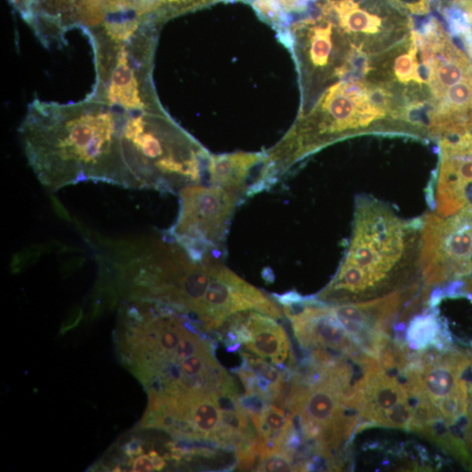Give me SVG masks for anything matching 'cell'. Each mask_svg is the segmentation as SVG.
<instances>
[{
	"label": "cell",
	"mask_w": 472,
	"mask_h": 472,
	"mask_svg": "<svg viewBox=\"0 0 472 472\" xmlns=\"http://www.w3.org/2000/svg\"><path fill=\"white\" fill-rule=\"evenodd\" d=\"M418 43L417 35L412 33L411 46L407 54L400 55L395 62V74L398 81L404 84L410 82L425 84V81L420 76L417 60Z\"/></svg>",
	"instance_id": "cell-12"
},
{
	"label": "cell",
	"mask_w": 472,
	"mask_h": 472,
	"mask_svg": "<svg viewBox=\"0 0 472 472\" xmlns=\"http://www.w3.org/2000/svg\"><path fill=\"white\" fill-rule=\"evenodd\" d=\"M82 316H84V313H82V310L79 308V307L71 310L69 315H67L66 320L63 321L61 327V335H65L66 332L76 327L80 323Z\"/></svg>",
	"instance_id": "cell-16"
},
{
	"label": "cell",
	"mask_w": 472,
	"mask_h": 472,
	"mask_svg": "<svg viewBox=\"0 0 472 472\" xmlns=\"http://www.w3.org/2000/svg\"><path fill=\"white\" fill-rule=\"evenodd\" d=\"M208 183L242 198H249L273 186L268 155L262 152H235L211 155Z\"/></svg>",
	"instance_id": "cell-7"
},
{
	"label": "cell",
	"mask_w": 472,
	"mask_h": 472,
	"mask_svg": "<svg viewBox=\"0 0 472 472\" xmlns=\"http://www.w3.org/2000/svg\"><path fill=\"white\" fill-rule=\"evenodd\" d=\"M315 0H251L254 9L272 24L281 25L288 15L303 12Z\"/></svg>",
	"instance_id": "cell-9"
},
{
	"label": "cell",
	"mask_w": 472,
	"mask_h": 472,
	"mask_svg": "<svg viewBox=\"0 0 472 472\" xmlns=\"http://www.w3.org/2000/svg\"><path fill=\"white\" fill-rule=\"evenodd\" d=\"M359 414L381 426L414 429L415 412L405 387L387 376L378 365L367 373Z\"/></svg>",
	"instance_id": "cell-6"
},
{
	"label": "cell",
	"mask_w": 472,
	"mask_h": 472,
	"mask_svg": "<svg viewBox=\"0 0 472 472\" xmlns=\"http://www.w3.org/2000/svg\"><path fill=\"white\" fill-rule=\"evenodd\" d=\"M52 205H54L55 212L57 213V215L61 216L63 219L69 220L70 218L69 213H67L66 209L62 207L61 202H60L57 198H55V197H52Z\"/></svg>",
	"instance_id": "cell-19"
},
{
	"label": "cell",
	"mask_w": 472,
	"mask_h": 472,
	"mask_svg": "<svg viewBox=\"0 0 472 472\" xmlns=\"http://www.w3.org/2000/svg\"><path fill=\"white\" fill-rule=\"evenodd\" d=\"M422 223V219L399 218L372 198L358 197L346 256L318 298L331 303L356 302L406 280L421 269Z\"/></svg>",
	"instance_id": "cell-3"
},
{
	"label": "cell",
	"mask_w": 472,
	"mask_h": 472,
	"mask_svg": "<svg viewBox=\"0 0 472 472\" xmlns=\"http://www.w3.org/2000/svg\"><path fill=\"white\" fill-rule=\"evenodd\" d=\"M257 471H297L293 456L286 451L276 452L259 460Z\"/></svg>",
	"instance_id": "cell-13"
},
{
	"label": "cell",
	"mask_w": 472,
	"mask_h": 472,
	"mask_svg": "<svg viewBox=\"0 0 472 472\" xmlns=\"http://www.w3.org/2000/svg\"><path fill=\"white\" fill-rule=\"evenodd\" d=\"M18 131L30 166L47 189L89 181L143 189V125L128 107L97 89L77 103L33 101Z\"/></svg>",
	"instance_id": "cell-1"
},
{
	"label": "cell",
	"mask_w": 472,
	"mask_h": 472,
	"mask_svg": "<svg viewBox=\"0 0 472 472\" xmlns=\"http://www.w3.org/2000/svg\"><path fill=\"white\" fill-rule=\"evenodd\" d=\"M26 21L43 35L76 28L89 35L138 16L143 0H10Z\"/></svg>",
	"instance_id": "cell-5"
},
{
	"label": "cell",
	"mask_w": 472,
	"mask_h": 472,
	"mask_svg": "<svg viewBox=\"0 0 472 472\" xmlns=\"http://www.w3.org/2000/svg\"><path fill=\"white\" fill-rule=\"evenodd\" d=\"M245 0H152L156 20H166L218 2Z\"/></svg>",
	"instance_id": "cell-11"
},
{
	"label": "cell",
	"mask_w": 472,
	"mask_h": 472,
	"mask_svg": "<svg viewBox=\"0 0 472 472\" xmlns=\"http://www.w3.org/2000/svg\"><path fill=\"white\" fill-rule=\"evenodd\" d=\"M166 460L155 451L127 460L126 468L130 471H159L166 467Z\"/></svg>",
	"instance_id": "cell-14"
},
{
	"label": "cell",
	"mask_w": 472,
	"mask_h": 472,
	"mask_svg": "<svg viewBox=\"0 0 472 472\" xmlns=\"http://www.w3.org/2000/svg\"><path fill=\"white\" fill-rule=\"evenodd\" d=\"M461 9L463 11V16L468 23L472 26V0H459Z\"/></svg>",
	"instance_id": "cell-18"
},
{
	"label": "cell",
	"mask_w": 472,
	"mask_h": 472,
	"mask_svg": "<svg viewBox=\"0 0 472 472\" xmlns=\"http://www.w3.org/2000/svg\"><path fill=\"white\" fill-rule=\"evenodd\" d=\"M144 452L143 442L140 439L130 440L122 446V454L126 458L133 459Z\"/></svg>",
	"instance_id": "cell-17"
},
{
	"label": "cell",
	"mask_w": 472,
	"mask_h": 472,
	"mask_svg": "<svg viewBox=\"0 0 472 472\" xmlns=\"http://www.w3.org/2000/svg\"><path fill=\"white\" fill-rule=\"evenodd\" d=\"M204 332L189 315L163 303L125 300L113 338L123 366L148 397L217 395L235 382Z\"/></svg>",
	"instance_id": "cell-2"
},
{
	"label": "cell",
	"mask_w": 472,
	"mask_h": 472,
	"mask_svg": "<svg viewBox=\"0 0 472 472\" xmlns=\"http://www.w3.org/2000/svg\"><path fill=\"white\" fill-rule=\"evenodd\" d=\"M241 315L249 332V339L245 344L246 350L269 359L281 370H286L283 363L291 354V342L286 330L268 315L254 310L243 312Z\"/></svg>",
	"instance_id": "cell-8"
},
{
	"label": "cell",
	"mask_w": 472,
	"mask_h": 472,
	"mask_svg": "<svg viewBox=\"0 0 472 472\" xmlns=\"http://www.w3.org/2000/svg\"><path fill=\"white\" fill-rule=\"evenodd\" d=\"M46 252V246H33L18 253L12 262V271L20 272L38 260L40 254Z\"/></svg>",
	"instance_id": "cell-15"
},
{
	"label": "cell",
	"mask_w": 472,
	"mask_h": 472,
	"mask_svg": "<svg viewBox=\"0 0 472 472\" xmlns=\"http://www.w3.org/2000/svg\"><path fill=\"white\" fill-rule=\"evenodd\" d=\"M178 194L177 220L164 234L194 259L202 260L208 254L220 257L231 220L242 198L210 184H193L183 187Z\"/></svg>",
	"instance_id": "cell-4"
},
{
	"label": "cell",
	"mask_w": 472,
	"mask_h": 472,
	"mask_svg": "<svg viewBox=\"0 0 472 472\" xmlns=\"http://www.w3.org/2000/svg\"><path fill=\"white\" fill-rule=\"evenodd\" d=\"M440 335V327L433 313L420 315L411 322L408 331V339L414 349L425 348Z\"/></svg>",
	"instance_id": "cell-10"
}]
</instances>
